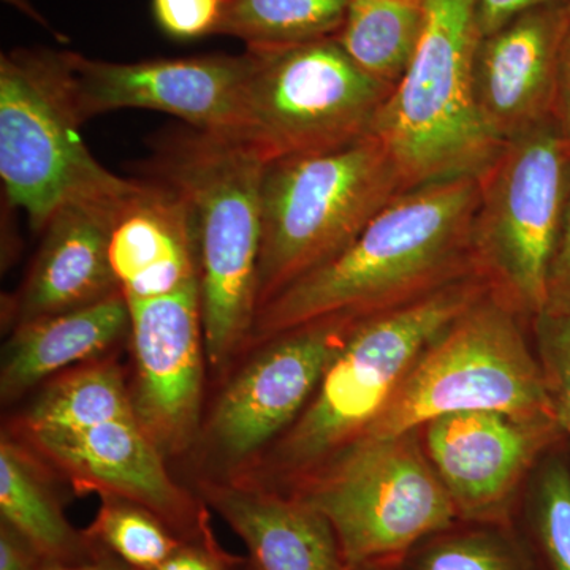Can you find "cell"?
<instances>
[{
    "label": "cell",
    "instance_id": "obj_1",
    "mask_svg": "<svg viewBox=\"0 0 570 570\" xmlns=\"http://www.w3.org/2000/svg\"><path fill=\"white\" fill-rule=\"evenodd\" d=\"M479 194L478 178L397 194L343 253L258 309L245 354L318 318L373 316L479 273L471 245Z\"/></svg>",
    "mask_w": 570,
    "mask_h": 570
},
{
    "label": "cell",
    "instance_id": "obj_2",
    "mask_svg": "<svg viewBox=\"0 0 570 570\" xmlns=\"http://www.w3.org/2000/svg\"><path fill=\"white\" fill-rule=\"evenodd\" d=\"M489 291L474 273L407 305L360 317L294 425L245 474L224 480L288 493L354 449L420 355Z\"/></svg>",
    "mask_w": 570,
    "mask_h": 570
},
{
    "label": "cell",
    "instance_id": "obj_3",
    "mask_svg": "<svg viewBox=\"0 0 570 570\" xmlns=\"http://www.w3.org/2000/svg\"><path fill=\"white\" fill-rule=\"evenodd\" d=\"M266 164L249 142L195 129L164 140L154 164L193 213L212 387L245 354L257 316Z\"/></svg>",
    "mask_w": 570,
    "mask_h": 570
},
{
    "label": "cell",
    "instance_id": "obj_4",
    "mask_svg": "<svg viewBox=\"0 0 570 570\" xmlns=\"http://www.w3.org/2000/svg\"><path fill=\"white\" fill-rule=\"evenodd\" d=\"M425 11L414 59L373 129L406 190L479 179L505 145L483 121L475 99L474 58L482 37L475 0H425Z\"/></svg>",
    "mask_w": 570,
    "mask_h": 570
},
{
    "label": "cell",
    "instance_id": "obj_5",
    "mask_svg": "<svg viewBox=\"0 0 570 570\" xmlns=\"http://www.w3.org/2000/svg\"><path fill=\"white\" fill-rule=\"evenodd\" d=\"M403 190L400 168L376 135L266 164L257 313L285 287L343 253Z\"/></svg>",
    "mask_w": 570,
    "mask_h": 570
},
{
    "label": "cell",
    "instance_id": "obj_6",
    "mask_svg": "<svg viewBox=\"0 0 570 570\" xmlns=\"http://www.w3.org/2000/svg\"><path fill=\"white\" fill-rule=\"evenodd\" d=\"M70 51L14 50L0 58V178L36 232L70 204H116L141 181L105 168L82 138Z\"/></svg>",
    "mask_w": 570,
    "mask_h": 570
},
{
    "label": "cell",
    "instance_id": "obj_7",
    "mask_svg": "<svg viewBox=\"0 0 570 570\" xmlns=\"http://www.w3.org/2000/svg\"><path fill=\"white\" fill-rule=\"evenodd\" d=\"M472 411L557 419L532 322L491 288L420 355L360 444Z\"/></svg>",
    "mask_w": 570,
    "mask_h": 570
},
{
    "label": "cell",
    "instance_id": "obj_8",
    "mask_svg": "<svg viewBox=\"0 0 570 570\" xmlns=\"http://www.w3.org/2000/svg\"><path fill=\"white\" fill-rule=\"evenodd\" d=\"M287 494L330 521L348 570H395L459 521L417 430L356 445Z\"/></svg>",
    "mask_w": 570,
    "mask_h": 570
},
{
    "label": "cell",
    "instance_id": "obj_9",
    "mask_svg": "<svg viewBox=\"0 0 570 570\" xmlns=\"http://www.w3.org/2000/svg\"><path fill=\"white\" fill-rule=\"evenodd\" d=\"M360 317L287 330L247 351L206 401L190 455V482L235 479L294 425Z\"/></svg>",
    "mask_w": 570,
    "mask_h": 570
},
{
    "label": "cell",
    "instance_id": "obj_10",
    "mask_svg": "<svg viewBox=\"0 0 570 570\" xmlns=\"http://www.w3.org/2000/svg\"><path fill=\"white\" fill-rule=\"evenodd\" d=\"M247 52L242 140L266 163L370 137L393 91L356 67L335 37Z\"/></svg>",
    "mask_w": 570,
    "mask_h": 570
},
{
    "label": "cell",
    "instance_id": "obj_11",
    "mask_svg": "<svg viewBox=\"0 0 570 570\" xmlns=\"http://www.w3.org/2000/svg\"><path fill=\"white\" fill-rule=\"evenodd\" d=\"M569 156L550 118L505 141L479 178L471 232L475 266L491 292L531 322L546 307Z\"/></svg>",
    "mask_w": 570,
    "mask_h": 570
},
{
    "label": "cell",
    "instance_id": "obj_12",
    "mask_svg": "<svg viewBox=\"0 0 570 570\" xmlns=\"http://www.w3.org/2000/svg\"><path fill=\"white\" fill-rule=\"evenodd\" d=\"M127 302L135 415L165 460L181 464L193 452L208 401L200 281L176 294Z\"/></svg>",
    "mask_w": 570,
    "mask_h": 570
},
{
    "label": "cell",
    "instance_id": "obj_13",
    "mask_svg": "<svg viewBox=\"0 0 570 570\" xmlns=\"http://www.w3.org/2000/svg\"><path fill=\"white\" fill-rule=\"evenodd\" d=\"M77 494L118 497L145 505L184 540L214 535L209 509L193 487L176 479L137 417L81 428H9Z\"/></svg>",
    "mask_w": 570,
    "mask_h": 570
},
{
    "label": "cell",
    "instance_id": "obj_14",
    "mask_svg": "<svg viewBox=\"0 0 570 570\" xmlns=\"http://www.w3.org/2000/svg\"><path fill=\"white\" fill-rule=\"evenodd\" d=\"M417 431L431 468L464 521L515 520L532 471L564 439L557 419L489 411L442 415Z\"/></svg>",
    "mask_w": 570,
    "mask_h": 570
},
{
    "label": "cell",
    "instance_id": "obj_15",
    "mask_svg": "<svg viewBox=\"0 0 570 570\" xmlns=\"http://www.w3.org/2000/svg\"><path fill=\"white\" fill-rule=\"evenodd\" d=\"M70 66L85 121L102 112L145 108L176 116L200 132L242 140L247 51L129 63L70 52Z\"/></svg>",
    "mask_w": 570,
    "mask_h": 570
},
{
    "label": "cell",
    "instance_id": "obj_16",
    "mask_svg": "<svg viewBox=\"0 0 570 570\" xmlns=\"http://www.w3.org/2000/svg\"><path fill=\"white\" fill-rule=\"evenodd\" d=\"M569 6L524 11L480 37L474 89L480 112L502 142L551 118Z\"/></svg>",
    "mask_w": 570,
    "mask_h": 570
},
{
    "label": "cell",
    "instance_id": "obj_17",
    "mask_svg": "<svg viewBox=\"0 0 570 570\" xmlns=\"http://www.w3.org/2000/svg\"><path fill=\"white\" fill-rule=\"evenodd\" d=\"M126 200L70 204L52 214L24 283L3 311V326L7 324L9 332L121 292L108 250L112 225Z\"/></svg>",
    "mask_w": 570,
    "mask_h": 570
},
{
    "label": "cell",
    "instance_id": "obj_18",
    "mask_svg": "<svg viewBox=\"0 0 570 570\" xmlns=\"http://www.w3.org/2000/svg\"><path fill=\"white\" fill-rule=\"evenodd\" d=\"M190 487L245 542L250 570H348L332 524L302 499L242 480Z\"/></svg>",
    "mask_w": 570,
    "mask_h": 570
},
{
    "label": "cell",
    "instance_id": "obj_19",
    "mask_svg": "<svg viewBox=\"0 0 570 570\" xmlns=\"http://www.w3.org/2000/svg\"><path fill=\"white\" fill-rule=\"evenodd\" d=\"M110 264L126 298H159L200 281L189 205L167 183H140L110 236Z\"/></svg>",
    "mask_w": 570,
    "mask_h": 570
},
{
    "label": "cell",
    "instance_id": "obj_20",
    "mask_svg": "<svg viewBox=\"0 0 570 570\" xmlns=\"http://www.w3.org/2000/svg\"><path fill=\"white\" fill-rule=\"evenodd\" d=\"M129 337L130 307L122 292L80 309L17 326L2 348L3 406L26 400L70 367L118 355Z\"/></svg>",
    "mask_w": 570,
    "mask_h": 570
},
{
    "label": "cell",
    "instance_id": "obj_21",
    "mask_svg": "<svg viewBox=\"0 0 570 570\" xmlns=\"http://www.w3.org/2000/svg\"><path fill=\"white\" fill-rule=\"evenodd\" d=\"M59 480L22 442L2 431L0 436V520L29 540L48 562L71 564L99 551L71 527L56 490Z\"/></svg>",
    "mask_w": 570,
    "mask_h": 570
},
{
    "label": "cell",
    "instance_id": "obj_22",
    "mask_svg": "<svg viewBox=\"0 0 570 570\" xmlns=\"http://www.w3.org/2000/svg\"><path fill=\"white\" fill-rule=\"evenodd\" d=\"M9 428H81L107 420L137 417L129 367L118 355L63 371L37 389Z\"/></svg>",
    "mask_w": 570,
    "mask_h": 570
},
{
    "label": "cell",
    "instance_id": "obj_23",
    "mask_svg": "<svg viewBox=\"0 0 570 570\" xmlns=\"http://www.w3.org/2000/svg\"><path fill=\"white\" fill-rule=\"evenodd\" d=\"M425 0H351L335 39L367 77L395 89L425 29Z\"/></svg>",
    "mask_w": 570,
    "mask_h": 570
},
{
    "label": "cell",
    "instance_id": "obj_24",
    "mask_svg": "<svg viewBox=\"0 0 570 570\" xmlns=\"http://www.w3.org/2000/svg\"><path fill=\"white\" fill-rule=\"evenodd\" d=\"M395 570H543L515 521L459 520L422 540Z\"/></svg>",
    "mask_w": 570,
    "mask_h": 570
},
{
    "label": "cell",
    "instance_id": "obj_25",
    "mask_svg": "<svg viewBox=\"0 0 570 570\" xmlns=\"http://www.w3.org/2000/svg\"><path fill=\"white\" fill-rule=\"evenodd\" d=\"M351 0H225L216 36L247 48H277L335 37Z\"/></svg>",
    "mask_w": 570,
    "mask_h": 570
},
{
    "label": "cell",
    "instance_id": "obj_26",
    "mask_svg": "<svg viewBox=\"0 0 570 570\" xmlns=\"http://www.w3.org/2000/svg\"><path fill=\"white\" fill-rule=\"evenodd\" d=\"M513 521L543 570H570V455L564 439L532 471Z\"/></svg>",
    "mask_w": 570,
    "mask_h": 570
},
{
    "label": "cell",
    "instance_id": "obj_27",
    "mask_svg": "<svg viewBox=\"0 0 570 570\" xmlns=\"http://www.w3.org/2000/svg\"><path fill=\"white\" fill-rule=\"evenodd\" d=\"M85 534L100 549L137 570H154L184 539L153 510L129 499L100 497V508Z\"/></svg>",
    "mask_w": 570,
    "mask_h": 570
},
{
    "label": "cell",
    "instance_id": "obj_28",
    "mask_svg": "<svg viewBox=\"0 0 570 570\" xmlns=\"http://www.w3.org/2000/svg\"><path fill=\"white\" fill-rule=\"evenodd\" d=\"M535 348L554 417L570 455V313H542L532 322Z\"/></svg>",
    "mask_w": 570,
    "mask_h": 570
},
{
    "label": "cell",
    "instance_id": "obj_29",
    "mask_svg": "<svg viewBox=\"0 0 570 570\" xmlns=\"http://www.w3.org/2000/svg\"><path fill=\"white\" fill-rule=\"evenodd\" d=\"M225 0H153V14L160 31L175 40L216 36Z\"/></svg>",
    "mask_w": 570,
    "mask_h": 570
},
{
    "label": "cell",
    "instance_id": "obj_30",
    "mask_svg": "<svg viewBox=\"0 0 570 570\" xmlns=\"http://www.w3.org/2000/svg\"><path fill=\"white\" fill-rule=\"evenodd\" d=\"M546 313H570V156L557 238L547 276Z\"/></svg>",
    "mask_w": 570,
    "mask_h": 570
},
{
    "label": "cell",
    "instance_id": "obj_31",
    "mask_svg": "<svg viewBox=\"0 0 570 570\" xmlns=\"http://www.w3.org/2000/svg\"><path fill=\"white\" fill-rule=\"evenodd\" d=\"M245 558L234 557L217 542L216 535L184 540L181 547L154 570H243Z\"/></svg>",
    "mask_w": 570,
    "mask_h": 570
},
{
    "label": "cell",
    "instance_id": "obj_32",
    "mask_svg": "<svg viewBox=\"0 0 570 570\" xmlns=\"http://www.w3.org/2000/svg\"><path fill=\"white\" fill-rule=\"evenodd\" d=\"M547 6H570V0H475L480 32L487 36L524 11Z\"/></svg>",
    "mask_w": 570,
    "mask_h": 570
},
{
    "label": "cell",
    "instance_id": "obj_33",
    "mask_svg": "<svg viewBox=\"0 0 570 570\" xmlns=\"http://www.w3.org/2000/svg\"><path fill=\"white\" fill-rule=\"evenodd\" d=\"M47 564L29 540L0 520V570H43Z\"/></svg>",
    "mask_w": 570,
    "mask_h": 570
},
{
    "label": "cell",
    "instance_id": "obj_34",
    "mask_svg": "<svg viewBox=\"0 0 570 570\" xmlns=\"http://www.w3.org/2000/svg\"><path fill=\"white\" fill-rule=\"evenodd\" d=\"M551 118L570 146V26L562 40L560 59H558L557 89H554Z\"/></svg>",
    "mask_w": 570,
    "mask_h": 570
},
{
    "label": "cell",
    "instance_id": "obj_35",
    "mask_svg": "<svg viewBox=\"0 0 570 570\" xmlns=\"http://www.w3.org/2000/svg\"><path fill=\"white\" fill-rule=\"evenodd\" d=\"M43 570H137L116 558L110 551L100 549L89 560L61 564V562H48Z\"/></svg>",
    "mask_w": 570,
    "mask_h": 570
},
{
    "label": "cell",
    "instance_id": "obj_36",
    "mask_svg": "<svg viewBox=\"0 0 570 570\" xmlns=\"http://www.w3.org/2000/svg\"><path fill=\"white\" fill-rule=\"evenodd\" d=\"M243 570H250V568H249V562H247V561H246L245 569H243Z\"/></svg>",
    "mask_w": 570,
    "mask_h": 570
},
{
    "label": "cell",
    "instance_id": "obj_37",
    "mask_svg": "<svg viewBox=\"0 0 570 570\" xmlns=\"http://www.w3.org/2000/svg\"><path fill=\"white\" fill-rule=\"evenodd\" d=\"M569 10H570V6H569Z\"/></svg>",
    "mask_w": 570,
    "mask_h": 570
}]
</instances>
